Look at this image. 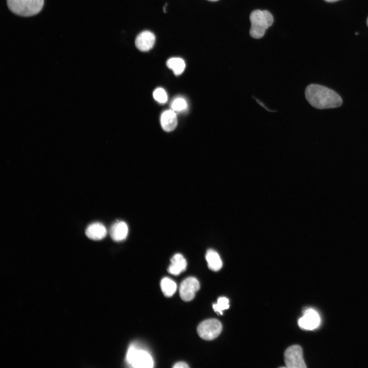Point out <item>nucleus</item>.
Listing matches in <instances>:
<instances>
[{
    "label": "nucleus",
    "instance_id": "nucleus-22",
    "mask_svg": "<svg viewBox=\"0 0 368 368\" xmlns=\"http://www.w3.org/2000/svg\"><path fill=\"white\" fill-rule=\"evenodd\" d=\"M208 1H211V2H216V1H218V0H208Z\"/></svg>",
    "mask_w": 368,
    "mask_h": 368
},
{
    "label": "nucleus",
    "instance_id": "nucleus-17",
    "mask_svg": "<svg viewBox=\"0 0 368 368\" xmlns=\"http://www.w3.org/2000/svg\"><path fill=\"white\" fill-rule=\"evenodd\" d=\"M229 307V300L225 297H219L217 303L213 305L214 311L221 315L222 314L223 310L227 309Z\"/></svg>",
    "mask_w": 368,
    "mask_h": 368
},
{
    "label": "nucleus",
    "instance_id": "nucleus-21",
    "mask_svg": "<svg viewBox=\"0 0 368 368\" xmlns=\"http://www.w3.org/2000/svg\"><path fill=\"white\" fill-rule=\"evenodd\" d=\"M325 1L328 2V3H333L335 2H337L340 0H324Z\"/></svg>",
    "mask_w": 368,
    "mask_h": 368
},
{
    "label": "nucleus",
    "instance_id": "nucleus-1",
    "mask_svg": "<svg viewBox=\"0 0 368 368\" xmlns=\"http://www.w3.org/2000/svg\"><path fill=\"white\" fill-rule=\"evenodd\" d=\"M307 100L317 109L333 108L342 103L340 96L333 90L316 84L308 85L305 91Z\"/></svg>",
    "mask_w": 368,
    "mask_h": 368
},
{
    "label": "nucleus",
    "instance_id": "nucleus-6",
    "mask_svg": "<svg viewBox=\"0 0 368 368\" xmlns=\"http://www.w3.org/2000/svg\"><path fill=\"white\" fill-rule=\"evenodd\" d=\"M286 366L288 368H305L302 348L297 344L288 347L284 353Z\"/></svg>",
    "mask_w": 368,
    "mask_h": 368
},
{
    "label": "nucleus",
    "instance_id": "nucleus-19",
    "mask_svg": "<svg viewBox=\"0 0 368 368\" xmlns=\"http://www.w3.org/2000/svg\"><path fill=\"white\" fill-rule=\"evenodd\" d=\"M154 99L160 103H165L167 102L168 97L165 90L162 88H156L153 94Z\"/></svg>",
    "mask_w": 368,
    "mask_h": 368
},
{
    "label": "nucleus",
    "instance_id": "nucleus-5",
    "mask_svg": "<svg viewBox=\"0 0 368 368\" xmlns=\"http://www.w3.org/2000/svg\"><path fill=\"white\" fill-rule=\"evenodd\" d=\"M222 325L216 319L203 320L197 327V333L202 339L211 340L216 338L222 331Z\"/></svg>",
    "mask_w": 368,
    "mask_h": 368
},
{
    "label": "nucleus",
    "instance_id": "nucleus-2",
    "mask_svg": "<svg viewBox=\"0 0 368 368\" xmlns=\"http://www.w3.org/2000/svg\"><path fill=\"white\" fill-rule=\"evenodd\" d=\"M249 19L251 22L249 33L255 39L263 37L266 30L273 22V16L267 10H254L251 13Z\"/></svg>",
    "mask_w": 368,
    "mask_h": 368
},
{
    "label": "nucleus",
    "instance_id": "nucleus-13",
    "mask_svg": "<svg viewBox=\"0 0 368 368\" xmlns=\"http://www.w3.org/2000/svg\"><path fill=\"white\" fill-rule=\"evenodd\" d=\"M160 124L165 131L169 132L173 130L177 124L175 112L172 109L163 112L160 117Z\"/></svg>",
    "mask_w": 368,
    "mask_h": 368
},
{
    "label": "nucleus",
    "instance_id": "nucleus-18",
    "mask_svg": "<svg viewBox=\"0 0 368 368\" xmlns=\"http://www.w3.org/2000/svg\"><path fill=\"white\" fill-rule=\"evenodd\" d=\"M171 109L175 112L183 111L187 107L186 101L182 98H175L171 103Z\"/></svg>",
    "mask_w": 368,
    "mask_h": 368
},
{
    "label": "nucleus",
    "instance_id": "nucleus-20",
    "mask_svg": "<svg viewBox=\"0 0 368 368\" xmlns=\"http://www.w3.org/2000/svg\"><path fill=\"white\" fill-rule=\"evenodd\" d=\"M173 367L174 368H185L189 367V366L184 362H179L175 363Z\"/></svg>",
    "mask_w": 368,
    "mask_h": 368
},
{
    "label": "nucleus",
    "instance_id": "nucleus-16",
    "mask_svg": "<svg viewBox=\"0 0 368 368\" xmlns=\"http://www.w3.org/2000/svg\"><path fill=\"white\" fill-rule=\"evenodd\" d=\"M160 287L164 294L167 297L172 296L177 288L175 282L169 278H164L162 280Z\"/></svg>",
    "mask_w": 368,
    "mask_h": 368
},
{
    "label": "nucleus",
    "instance_id": "nucleus-8",
    "mask_svg": "<svg viewBox=\"0 0 368 368\" xmlns=\"http://www.w3.org/2000/svg\"><path fill=\"white\" fill-rule=\"evenodd\" d=\"M320 318L318 313L312 309H308L298 320V326L302 329L312 330L319 325Z\"/></svg>",
    "mask_w": 368,
    "mask_h": 368
},
{
    "label": "nucleus",
    "instance_id": "nucleus-10",
    "mask_svg": "<svg viewBox=\"0 0 368 368\" xmlns=\"http://www.w3.org/2000/svg\"><path fill=\"white\" fill-rule=\"evenodd\" d=\"M128 233V227L126 222L118 221L110 227V235L113 240L120 242L125 240Z\"/></svg>",
    "mask_w": 368,
    "mask_h": 368
},
{
    "label": "nucleus",
    "instance_id": "nucleus-9",
    "mask_svg": "<svg viewBox=\"0 0 368 368\" xmlns=\"http://www.w3.org/2000/svg\"><path fill=\"white\" fill-rule=\"evenodd\" d=\"M155 41L154 34L149 31H145L140 33L136 36L135 45L140 51L147 52L153 48Z\"/></svg>",
    "mask_w": 368,
    "mask_h": 368
},
{
    "label": "nucleus",
    "instance_id": "nucleus-3",
    "mask_svg": "<svg viewBox=\"0 0 368 368\" xmlns=\"http://www.w3.org/2000/svg\"><path fill=\"white\" fill-rule=\"evenodd\" d=\"M9 10L19 16H31L43 8L44 0H7Z\"/></svg>",
    "mask_w": 368,
    "mask_h": 368
},
{
    "label": "nucleus",
    "instance_id": "nucleus-15",
    "mask_svg": "<svg viewBox=\"0 0 368 368\" xmlns=\"http://www.w3.org/2000/svg\"><path fill=\"white\" fill-rule=\"evenodd\" d=\"M167 66L173 70L176 76L180 75L185 70L186 64L184 60L180 58H171L167 61Z\"/></svg>",
    "mask_w": 368,
    "mask_h": 368
},
{
    "label": "nucleus",
    "instance_id": "nucleus-14",
    "mask_svg": "<svg viewBox=\"0 0 368 368\" xmlns=\"http://www.w3.org/2000/svg\"><path fill=\"white\" fill-rule=\"evenodd\" d=\"M205 259L208 267L211 270L217 271L221 268L222 266L221 259L217 252L214 249H210L207 250Z\"/></svg>",
    "mask_w": 368,
    "mask_h": 368
},
{
    "label": "nucleus",
    "instance_id": "nucleus-4",
    "mask_svg": "<svg viewBox=\"0 0 368 368\" xmlns=\"http://www.w3.org/2000/svg\"><path fill=\"white\" fill-rule=\"evenodd\" d=\"M126 361L129 367L134 368H151L154 364L151 356L147 351L134 346L129 348Z\"/></svg>",
    "mask_w": 368,
    "mask_h": 368
},
{
    "label": "nucleus",
    "instance_id": "nucleus-11",
    "mask_svg": "<svg viewBox=\"0 0 368 368\" xmlns=\"http://www.w3.org/2000/svg\"><path fill=\"white\" fill-rule=\"evenodd\" d=\"M86 236L93 240H100L104 238L107 234L105 226L100 222H95L89 224L85 231Z\"/></svg>",
    "mask_w": 368,
    "mask_h": 368
},
{
    "label": "nucleus",
    "instance_id": "nucleus-23",
    "mask_svg": "<svg viewBox=\"0 0 368 368\" xmlns=\"http://www.w3.org/2000/svg\"><path fill=\"white\" fill-rule=\"evenodd\" d=\"M366 24H367V27H368V17H367V18Z\"/></svg>",
    "mask_w": 368,
    "mask_h": 368
},
{
    "label": "nucleus",
    "instance_id": "nucleus-7",
    "mask_svg": "<svg viewBox=\"0 0 368 368\" xmlns=\"http://www.w3.org/2000/svg\"><path fill=\"white\" fill-rule=\"evenodd\" d=\"M200 288V284L194 277H189L181 283L179 288V295L181 299L186 302L194 298L196 292Z\"/></svg>",
    "mask_w": 368,
    "mask_h": 368
},
{
    "label": "nucleus",
    "instance_id": "nucleus-12",
    "mask_svg": "<svg viewBox=\"0 0 368 368\" xmlns=\"http://www.w3.org/2000/svg\"><path fill=\"white\" fill-rule=\"evenodd\" d=\"M171 264L168 267V272L177 275L185 271L187 267V261L180 254H175L171 259Z\"/></svg>",
    "mask_w": 368,
    "mask_h": 368
}]
</instances>
